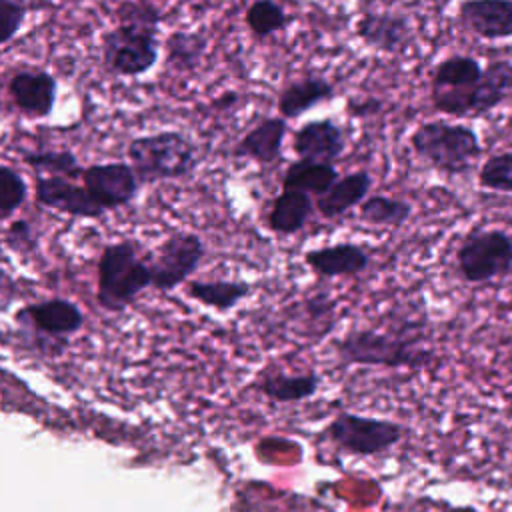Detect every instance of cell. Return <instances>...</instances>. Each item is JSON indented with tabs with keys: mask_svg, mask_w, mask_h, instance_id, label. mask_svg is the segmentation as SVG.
<instances>
[{
	"mask_svg": "<svg viewBox=\"0 0 512 512\" xmlns=\"http://www.w3.org/2000/svg\"><path fill=\"white\" fill-rule=\"evenodd\" d=\"M402 426L392 420L342 412L324 430L326 438L354 456H376L402 438Z\"/></svg>",
	"mask_w": 512,
	"mask_h": 512,
	"instance_id": "cell-9",
	"label": "cell"
},
{
	"mask_svg": "<svg viewBox=\"0 0 512 512\" xmlns=\"http://www.w3.org/2000/svg\"><path fill=\"white\" fill-rule=\"evenodd\" d=\"M314 210L312 196L300 190H282L268 212V228L276 234L290 236L300 232Z\"/></svg>",
	"mask_w": 512,
	"mask_h": 512,
	"instance_id": "cell-21",
	"label": "cell"
},
{
	"mask_svg": "<svg viewBox=\"0 0 512 512\" xmlns=\"http://www.w3.org/2000/svg\"><path fill=\"white\" fill-rule=\"evenodd\" d=\"M152 286L150 258L136 240H116L102 248L98 258L96 300L108 312L126 310Z\"/></svg>",
	"mask_w": 512,
	"mask_h": 512,
	"instance_id": "cell-1",
	"label": "cell"
},
{
	"mask_svg": "<svg viewBox=\"0 0 512 512\" xmlns=\"http://www.w3.org/2000/svg\"><path fill=\"white\" fill-rule=\"evenodd\" d=\"M80 178L90 198L104 212L128 206L140 190V180L134 168L126 162L90 164L84 168Z\"/></svg>",
	"mask_w": 512,
	"mask_h": 512,
	"instance_id": "cell-11",
	"label": "cell"
},
{
	"mask_svg": "<svg viewBox=\"0 0 512 512\" xmlns=\"http://www.w3.org/2000/svg\"><path fill=\"white\" fill-rule=\"evenodd\" d=\"M410 146L426 164L448 176L466 174L482 152L478 134L470 126L448 120L420 124L410 134Z\"/></svg>",
	"mask_w": 512,
	"mask_h": 512,
	"instance_id": "cell-4",
	"label": "cell"
},
{
	"mask_svg": "<svg viewBox=\"0 0 512 512\" xmlns=\"http://www.w3.org/2000/svg\"><path fill=\"white\" fill-rule=\"evenodd\" d=\"M204 256L206 244L198 234L186 230L168 234L156 250L148 254L152 286L160 292L176 290L198 270Z\"/></svg>",
	"mask_w": 512,
	"mask_h": 512,
	"instance_id": "cell-8",
	"label": "cell"
},
{
	"mask_svg": "<svg viewBox=\"0 0 512 512\" xmlns=\"http://www.w3.org/2000/svg\"><path fill=\"white\" fill-rule=\"evenodd\" d=\"M456 18L482 40L512 38V0H462Z\"/></svg>",
	"mask_w": 512,
	"mask_h": 512,
	"instance_id": "cell-15",
	"label": "cell"
},
{
	"mask_svg": "<svg viewBox=\"0 0 512 512\" xmlns=\"http://www.w3.org/2000/svg\"><path fill=\"white\" fill-rule=\"evenodd\" d=\"M36 202L44 208L74 218H100L104 210L90 198L88 190L64 176H38Z\"/></svg>",
	"mask_w": 512,
	"mask_h": 512,
	"instance_id": "cell-14",
	"label": "cell"
},
{
	"mask_svg": "<svg viewBox=\"0 0 512 512\" xmlns=\"http://www.w3.org/2000/svg\"><path fill=\"white\" fill-rule=\"evenodd\" d=\"M16 322L40 338L66 346L68 336L76 334L84 326V312L72 300L48 298L20 308Z\"/></svg>",
	"mask_w": 512,
	"mask_h": 512,
	"instance_id": "cell-10",
	"label": "cell"
},
{
	"mask_svg": "<svg viewBox=\"0 0 512 512\" xmlns=\"http://www.w3.org/2000/svg\"><path fill=\"white\" fill-rule=\"evenodd\" d=\"M290 16L276 0H254L246 10V26L256 38H268L290 24Z\"/></svg>",
	"mask_w": 512,
	"mask_h": 512,
	"instance_id": "cell-29",
	"label": "cell"
},
{
	"mask_svg": "<svg viewBox=\"0 0 512 512\" xmlns=\"http://www.w3.org/2000/svg\"><path fill=\"white\" fill-rule=\"evenodd\" d=\"M304 262L318 278H340L364 272L372 256L356 242H336L304 252Z\"/></svg>",
	"mask_w": 512,
	"mask_h": 512,
	"instance_id": "cell-17",
	"label": "cell"
},
{
	"mask_svg": "<svg viewBox=\"0 0 512 512\" xmlns=\"http://www.w3.org/2000/svg\"><path fill=\"white\" fill-rule=\"evenodd\" d=\"M22 160L38 172H48V176H64L78 178L84 168L80 166L76 154L68 148H40V150H24Z\"/></svg>",
	"mask_w": 512,
	"mask_h": 512,
	"instance_id": "cell-27",
	"label": "cell"
},
{
	"mask_svg": "<svg viewBox=\"0 0 512 512\" xmlns=\"http://www.w3.org/2000/svg\"><path fill=\"white\" fill-rule=\"evenodd\" d=\"M356 36L378 52L390 56H404L414 48L416 32L408 16L396 10L384 12H364L356 20Z\"/></svg>",
	"mask_w": 512,
	"mask_h": 512,
	"instance_id": "cell-12",
	"label": "cell"
},
{
	"mask_svg": "<svg viewBox=\"0 0 512 512\" xmlns=\"http://www.w3.org/2000/svg\"><path fill=\"white\" fill-rule=\"evenodd\" d=\"M20 290L12 274H8L4 268H0V314L8 312V308L16 302Z\"/></svg>",
	"mask_w": 512,
	"mask_h": 512,
	"instance_id": "cell-34",
	"label": "cell"
},
{
	"mask_svg": "<svg viewBox=\"0 0 512 512\" xmlns=\"http://www.w3.org/2000/svg\"><path fill=\"white\" fill-rule=\"evenodd\" d=\"M478 184L486 190L512 194V150L488 156L478 170Z\"/></svg>",
	"mask_w": 512,
	"mask_h": 512,
	"instance_id": "cell-30",
	"label": "cell"
},
{
	"mask_svg": "<svg viewBox=\"0 0 512 512\" xmlns=\"http://www.w3.org/2000/svg\"><path fill=\"white\" fill-rule=\"evenodd\" d=\"M292 148L298 158L334 164L346 150V134L332 118L310 120L294 132Z\"/></svg>",
	"mask_w": 512,
	"mask_h": 512,
	"instance_id": "cell-16",
	"label": "cell"
},
{
	"mask_svg": "<svg viewBox=\"0 0 512 512\" xmlns=\"http://www.w3.org/2000/svg\"><path fill=\"white\" fill-rule=\"evenodd\" d=\"M482 64L470 54H450L430 70V90H460L476 84Z\"/></svg>",
	"mask_w": 512,
	"mask_h": 512,
	"instance_id": "cell-24",
	"label": "cell"
},
{
	"mask_svg": "<svg viewBox=\"0 0 512 512\" xmlns=\"http://www.w3.org/2000/svg\"><path fill=\"white\" fill-rule=\"evenodd\" d=\"M456 270L468 284L512 272V236L500 228H472L456 248Z\"/></svg>",
	"mask_w": 512,
	"mask_h": 512,
	"instance_id": "cell-7",
	"label": "cell"
},
{
	"mask_svg": "<svg viewBox=\"0 0 512 512\" xmlns=\"http://www.w3.org/2000/svg\"><path fill=\"white\" fill-rule=\"evenodd\" d=\"M412 212L414 208L408 200L386 194H368L360 204V220L372 226L400 228L410 220Z\"/></svg>",
	"mask_w": 512,
	"mask_h": 512,
	"instance_id": "cell-25",
	"label": "cell"
},
{
	"mask_svg": "<svg viewBox=\"0 0 512 512\" xmlns=\"http://www.w3.org/2000/svg\"><path fill=\"white\" fill-rule=\"evenodd\" d=\"M372 188V176L366 170H356L340 176L322 196L316 198L314 206L322 218L334 220L344 216L354 206H360Z\"/></svg>",
	"mask_w": 512,
	"mask_h": 512,
	"instance_id": "cell-19",
	"label": "cell"
},
{
	"mask_svg": "<svg viewBox=\"0 0 512 512\" xmlns=\"http://www.w3.org/2000/svg\"><path fill=\"white\" fill-rule=\"evenodd\" d=\"M4 242L8 244V248L12 252L26 254V252H32L36 248L38 238H36V230L32 228V224L24 218H18V220L10 222V226L6 228Z\"/></svg>",
	"mask_w": 512,
	"mask_h": 512,
	"instance_id": "cell-33",
	"label": "cell"
},
{
	"mask_svg": "<svg viewBox=\"0 0 512 512\" xmlns=\"http://www.w3.org/2000/svg\"><path fill=\"white\" fill-rule=\"evenodd\" d=\"M206 46L208 40L198 32H172L166 40V62L178 72L194 70L200 64Z\"/></svg>",
	"mask_w": 512,
	"mask_h": 512,
	"instance_id": "cell-28",
	"label": "cell"
},
{
	"mask_svg": "<svg viewBox=\"0 0 512 512\" xmlns=\"http://www.w3.org/2000/svg\"><path fill=\"white\" fill-rule=\"evenodd\" d=\"M316 374H276L264 378L258 388L272 402H298L316 394L318 390Z\"/></svg>",
	"mask_w": 512,
	"mask_h": 512,
	"instance_id": "cell-26",
	"label": "cell"
},
{
	"mask_svg": "<svg viewBox=\"0 0 512 512\" xmlns=\"http://www.w3.org/2000/svg\"><path fill=\"white\" fill-rule=\"evenodd\" d=\"M288 132V120L282 116L262 118L232 148L234 158H250L258 164H274L282 156V142Z\"/></svg>",
	"mask_w": 512,
	"mask_h": 512,
	"instance_id": "cell-18",
	"label": "cell"
},
{
	"mask_svg": "<svg viewBox=\"0 0 512 512\" xmlns=\"http://www.w3.org/2000/svg\"><path fill=\"white\" fill-rule=\"evenodd\" d=\"M336 96V88L324 76H304L288 82L278 94V112L282 118L292 120L304 112L328 102Z\"/></svg>",
	"mask_w": 512,
	"mask_h": 512,
	"instance_id": "cell-20",
	"label": "cell"
},
{
	"mask_svg": "<svg viewBox=\"0 0 512 512\" xmlns=\"http://www.w3.org/2000/svg\"><path fill=\"white\" fill-rule=\"evenodd\" d=\"M28 8L20 0H0V46L8 44L22 28Z\"/></svg>",
	"mask_w": 512,
	"mask_h": 512,
	"instance_id": "cell-32",
	"label": "cell"
},
{
	"mask_svg": "<svg viewBox=\"0 0 512 512\" xmlns=\"http://www.w3.org/2000/svg\"><path fill=\"white\" fill-rule=\"evenodd\" d=\"M12 104L28 118H48L58 98L56 78L42 68H22L8 80Z\"/></svg>",
	"mask_w": 512,
	"mask_h": 512,
	"instance_id": "cell-13",
	"label": "cell"
},
{
	"mask_svg": "<svg viewBox=\"0 0 512 512\" xmlns=\"http://www.w3.org/2000/svg\"><path fill=\"white\" fill-rule=\"evenodd\" d=\"M126 154L140 184L186 178L200 162V152L194 140L176 130L132 138Z\"/></svg>",
	"mask_w": 512,
	"mask_h": 512,
	"instance_id": "cell-2",
	"label": "cell"
},
{
	"mask_svg": "<svg viewBox=\"0 0 512 512\" xmlns=\"http://www.w3.org/2000/svg\"><path fill=\"white\" fill-rule=\"evenodd\" d=\"M158 54V24L118 22L102 36V62L116 76L146 74L156 64Z\"/></svg>",
	"mask_w": 512,
	"mask_h": 512,
	"instance_id": "cell-6",
	"label": "cell"
},
{
	"mask_svg": "<svg viewBox=\"0 0 512 512\" xmlns=\"http://www.w3.org/2000/svg\"><path fill=\"white\" fill-rule=\"evenodd\" d=\"M250 290L252 286L242 280H190L186 284L188 298L218 312H228L238 306Z\"/></svg>",
	"mask_w": 512,
	"mask_h": 512,
	"instance_id": "cell-22",
	"label": "cell"
},
{
	"mask_svg": "<svg viewBox=\"0 0 512 512\" xmlns=\"http://www.w3.org/2000/svg\"><path fill=\"white\" fill-rule=\"evenodd\" d=\"M338 172L334 164L314 162L298 158L296 162L288 164V168L282 174V188L284 190H300L310 196H322L336 180Z\"/></svg>",
	"mask_w": 512,
	"mask_h": 512,
	"instance_id": "cell-23",
	"label": "cell"
},
{
	"mask_svg": "<svg viewBox=\"0 0 512 512\" xmlns=\"http://www.w3.org/2000/svg\"><path fill=\"white\" fill-rule=\"evenodd\" d=\"M510 94L512 62L494 60L482 70L476 84L460 90H430V102L440 114L454 118H478L504 104Z\"/></svg>",
	"mask_w": 512,
	"mask_h": 512,
	"instance_id": "cell-5",
	"label": "cell"
},
{
	"mask_svg": "<svg viewBox=\"0 0 512 512\" xmlns=\"http://www.w3.org/2000/svg\"><path fill=\"white\" fill-rule=\"evenodd\" d=\"M26 194L28 186L22 174L8 164H0V220L20 210Z\"/></svg>",
	"mask_w": 512,
	"mask_h": 512,
	"instance_id": "cell-31",
	"label": "cell"
},
{
	"mask_svg": "<svg viewBox=\"0 0 512 512\" xmlns=\"http://www.w3.org/2000/svg\"><path fill=\"white\" fill-rule=\"evenodd\" d=\"M384 102L378 98H350L348 100V114H352L354 118H366V116H374L382 110Z\"/></svg>",
	"mask_w": 512,
	"mask_h": 512,
	"instance_id": "cell-35",
	"label": "cell"
},
{
	"mask_svg": "<svg viewBox=\"0 0 512 512\" xmlns=\"http://www.w3.org/2000/svg\"><path fill=\"white\" fill-rule=\"evenodd\" d=\"M334 346L344 362L358 366L420 368L430 362V352L418 344L416 336L400 332L356 328L336 340Z\"/></svg>",
	"mask_w": 512,
	"mask_h": 512,
	"instance_id": "cell-3",
	"label": "cell"
}]
</instances>
